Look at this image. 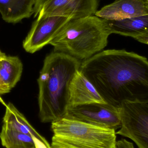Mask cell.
Returning a JSON list of instances; mask_svg holds the SVG:
<instances>
[{
    "mask_svg": "<svg viewBox=\"0 0 148 148\" xmlns=\"http://www.w3.org/2000/svg\"><path fill=\"white\" fill-rule=\"evenodd\" d=\"M79 71L107 103L148 102V60L121 49L103 50L81 62Z\"/></svg>",
    "mask_w": 148,
    "mask_h": 148,
    "instance_id": "cell-1",
    "label": "cell"
},
{
    "mask_svg": "<svg viewBox=\"0 0 148 148\" xmlns=\"http://www.w3.org/2000/svg\"><path fill=\"white\" fill-rule=\"evenodd\" d=\"M81 64L79 60L61 53L52 52L46 56L37 79L42 122L52 123L66 115L70 84Z\"/></svg>",
    "mask_w": 148,
    "mask_h": 148,
    "instance_id": "cell-2",
    "label": "cell"
},
{
    "mask_svg": "<svg viewBox=\"0 0 148 148\" xmlns=\"http://www.w3.org/2000/svg\"><path fill=\"white\" fill-rule=\"evenodd\" d=\"M110 34L105 19L90 16L71 20L50 44L54 52L84 61L103 50Z\"/></svg>",
    "mask_w": 148,
    "mask_h": 148,
    "instance_id": "cell-3",
    "label": "cell"
},
{
    "mask_svg": "<svg viewBox=\"0 0 148 148\" xmlns=\"http://www.w3.org/2000/svg\"><path fill=\"white\" fill-rule=\"evenodd\" d=\"M52 148H114L116 130L66 117L51 123Z\"/></svg>",
    "mask_w": 148,
    "mask_h": 148,
    "instance_id": "cell-4",
    "label": "cell"
},
{
    "mask_svg": "<svg viewBox=\"0 0 148 148\" xmlns=\"http://www.w3.org/2000/svg\"><path fill=\"white\" fill-rule=\"evenodd\" d=\"M120 111L121 125L116 134L132 140L138 148H148V102H124Z\"/></svg>",
    "mask_w": 148,
    "mask_h": 148,
    "instance_id": "cell-5",
    "label": "cell"
},
{
    "mask_svg": "<svg viewBox=\"0 0 148 148\" xmlns=\"http://www.w3.org/2000/svg\"><path fill=\"white\" fill-rule=\"evenodd\" d=\"M98 0H35L34 17L62 16L73 19L95 15Z\"/></svg>",
    "mask_w": 148,
    "mask_h": 148,
    "instance_id": "cell-6",
    "label": "cell"
},
{
    "mask_svg": "<svg viewBox=\"0 0 148 148\" xmlns=\"http://www.w3.org/2000/svg\"><path fill=\"white\" fill-rule=\"evenodd\" d=\"M64 117L115 130L121 125L120 108L108 103H94L71 107Z\"/></svg>",
    "mask_w": 148,
    "mask_h": 148,
    "instance_id": "cell-7",
    "label": "cell"
},
{
    "mask_svg": "<svg viewBox=\"0 0 148 148\" xmlns=\"http://www.w3.org/2000/svg\"><path fill=\"white\" fill-rule=\"evenodd\" d=\"M72 20L69 17L58 16L37 18L23 42L24 50L33 54L50 44L63 27Z\"/></svg>",
    "mask_w": 148,
    "mask_h": 148,
    "instance_id": "cell-8",
    "label": "cell"
},
{
    "mask_svg": "<svg viewBox=\"0 0 148 148\" xmlns=\"http://www.w3.org/2000/svg\"><path fill=\"white\" fill-rule=\"evenodd\" d=\"M147 14L145 0H115L97 10L95 15L105 20L118 21Z\"/></svg>",
    "mask_w": 148,
    "mask_h": 148,
    "instance_id": "cell-9",
    "label": "cell"
},
{
    "mask_svg": "<svg viewBox=\"0 0 148 148\" xmlns=\"http://www.w3.org/2000/svg\"><path fill=\"white\" fill-rule=\"evenodd\" d=\"M94 103H107L93 84L78 70L70 84L68 108Z\"/></svg>",
    "mask_w": 148,
    "mask_h": 148,
    "instance_id": "cell-10",
    "label": "cell"
},
{
    "mask_svg": "<svg viewBox=\"0 0 148 148\" xmlns=\"http://www.w3.org/2000/svg\"><path fill=\"white\" fill-rule=\"evenodd\" d=\"M0 101L5 107L3 118V125L15 131L30 136H34L51 147L47 141L32 127L24 115L11 103H6L0 97Z\"/></svg>",
    "mask_w": 148,
    "mask_h": 148,
    "instance_id": "cell-11",
    "label": "cell"
},
{
    "mask_svg": "<svg viewBox=\"0 0 148 148\" xmlns=\"http://www.w3.org/2000/svg\"><path fill=\"white\" fill-rule=\"evenodd\" d=\"M105 20L111 34L134 39L148 31V14L118 21Z\"/></svg>",
    "mask_w": 148,
    "mask_h": 148,
    "instance_id": "cell-12",
    "label": "cell"
},
{
    "mask_svg": "<svg viewBox=\"0 0 148 148\" xmlns=\"http://www.w3.org/2000/svg\"><path fill=\"white\" fill-rule=\"evenodd\" d=\"M35 0H0V13L8 23H16L34 14Z\"/></svg>",
    "mask_w": 148,
    "mask_h": 148,
    "instance_id": "cell-13",
    "label": "cell"
},
{
    "mask_svg": "<svg viewBox=\"0 0 148 148\" xmlns=\"http://www.w3.org/2000/svg\"><path fill=\"white\" fill-rule=\"evenodd\" d=\"M23 70V65L18 56L5 55L2 59L0 68L1 80L10 91L20 81Z\"/></svg>",
    "mask_w": 148,
    "mask_h": 148,
    "instance_id": "cell-14",
    "label": "cell"
},
{
    "mask_svg": "<svg viewBox=\"0 0 148 148\" xmlns=\"http://www.w3.org/2000/svg\"><path fill=\"white\" fill-rule=\"evenodd\" d=\"M0 140L2 146L5 148L34 145L31 136L10 129L3 125L0 133Z\"/></svg>",
    "mask_w": 148,
    "mask_h": 148,
    "instance_id": "cell-15",
    "label": "cell"
},
{
    "mask_svg": "<svg viewBox=\"0 0 148 148\" xmlns=\"http://www.w3.org/2000/svg\"><path fill=\"white\" fill-rule=\"evenodd\" d=\"M116 148H134L133 143L126 139H121L116 141Z\"/></svg>",
    "mask_w": 148,
    "mask_h": 148,
    "instance_id": "cell-16",
    "label": "cell"
},
{
    "mask_svg": "<svg viewBox=\"0 0 148 148\" xmlns=\"http://www.w3.org/2000/svg\"><path fill=\"white\" fill-rule=\"evenodd\" d=\"M5 55L6 54L5 53H3L0 50V68H1V63L2 59ZM10 91L3 84L1 80V75H0V95H3L7 94V93H9Z\"/></svg>",
    "mask_w": 148,
    "mask_h": 148,
    "instance_id": "cell-17",
    "label": "cell"
},
{
    "mask_svg": "<svg viewBox=\"0 0 148 148\" xmlns=\"http://www.w3.org/2000/svg\"><path fill=\"white\" fill-rule=\"evenodd\" d=\"M34 143L35 148H52L48 147L44 142L34 136H31Z\"/></svg>",
    "mask_w": 148,
    "mask_h": 148,
    "instance_id": "cell-18",
    "label": "cell"
},
{
    "mask_svg": "<svg viewBox=\"0 0 148 148\" xmlns=\"http://www.w3.org/2000/svg\"><path fill=\"white\" fill-rule=\"evenodd\" d=\"M134 39L139 42L148 45V31L143 34L135 37Z\"/></svg>",
    "mask_w": 148,
    "mask_h": 148,
    "instance_id": "cell-19",
    "label": "cell"
},
{
    "mask_svg": "<svg viewBox=\"0 0 148 148\" xmlns=\"http://www.w3.org/2000/svg\"><path fill=\"white\" fill-rule=\"evenodd\" d=\"M10 148H35V147L34 145H33V146H21V147H14Z\"/></svg>",
    "mask_w": 148,
    "mask_h": 148,
    "instance_id": "cell-20",
    "label": "cell"
},
{
    "mask_svg": "<svg viewBox=\"0 0 148 148\" xmlns=\"http://www.w3.org/2000/svg\"><path fill=\"white\" fill-rule=\"evenodd\" d=\"M146 6L148 11V0H146Z\"/></svg>",
    "mask_w": 148,
    "mask_h": 148,
    "instance_id": "cell-21",
    "label": "cell"
},
{
    "mask_svg": "<svg viewBox=\"0 0 148 148\" xmlns=\"http://www.w3.org/2000/svg\"><path fill=\"white\" fill-rule=\"evenodd\" d=\"M114 148H116V146H115V147Z\"/></svg>",
    "mask_w": 148,
    "mask_h": 148,
    "instance_id": "cell-22",
    "label": "cell"
},
{
    "mask_svg": "<svg viewBox=\"0 0 148 148\" xmlns=\"http://www.w3.org/2000/svg\"><path fill=\"white\" fill-rule=\"evenodd\" d=\"M145 1H146V0H145Z\"/></svg>",
    "mask_w": 148,
    "mask_h": 148,
    "instance_id": "cell-23",
    "label": "cell"
}]
</instances>
